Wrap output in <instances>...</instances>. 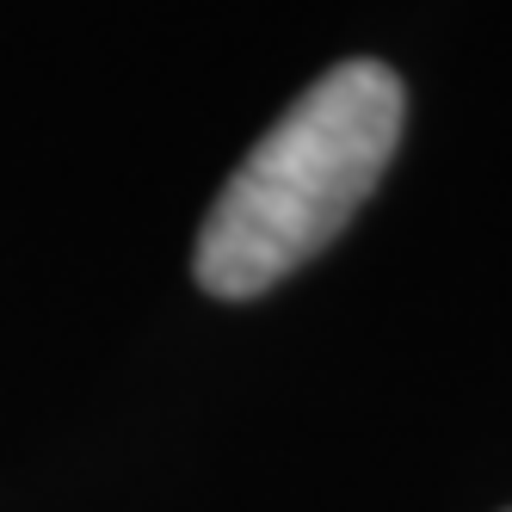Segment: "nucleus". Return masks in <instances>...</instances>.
<instances>
[{
	"instance_id": "obj_1",
	"label": "nucleus",
	"mask_w": 512,
	"mask_h": 512,
	"mask_svg": "<svg viewBox=\"0 0 512 512\" xmlns=\"http://www.w3.org/2000/svg\"><path fill=\"white\" fill-rule=\"evenodd\" d=\"M408 93L383 62H340L253 142L216 192L192 272L210 297L247 303L334 241L377 192L401 142Z\"/></svg>"
}]
</instances>
